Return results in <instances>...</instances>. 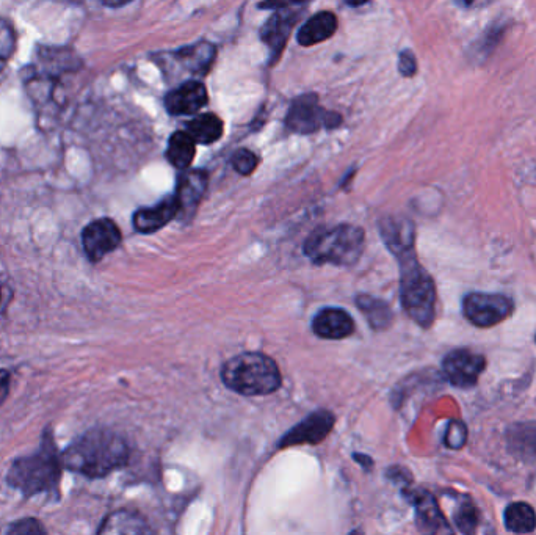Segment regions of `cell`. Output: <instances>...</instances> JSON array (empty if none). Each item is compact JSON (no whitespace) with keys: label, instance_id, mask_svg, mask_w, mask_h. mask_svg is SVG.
<instances>
[{"label":"cell","instance_id":"6da1fadb","mask_svg":"<svg viewBox=\"0 0 536 535\" xmlns=\"http://www.w3.org/2000/svg\"><path fill=\"white\" fill-rule=\"evenodd\" d=\"M129 455L131 451L121 435L109 429H91L68 446L62 463L66 470L98 479L123 468Z\"/></svg>","mask_w":536,"mask_h":535},{"label":"cell","instance_id":"7a4b0ae2","mask_svg":"<svg viewBox=\"0 0 536 535\" xmlns=\"http://www.w3.org/2000/svg\"><path fill=\"white\" fill-rule=\"evenodd\" d=\"M62 470V455H58L51 432H46L40 451L21 457L11 465L7 482L24 498H32L40 493L58 492Z\"/></svg>","mask_w":536,"mask_h":535},{"label":"cell","instance_id":"3957f363","mask_svg":"<svg viewBox=\"0 0 536 535\" xmlns=\"http://www.w3.org/2000/svg\"><path fill=\"white\" fill-rule=\"evenodd\" d=\"M221 379L242 396H267L281 388V372L273 358L259 352L237 355L223 366Z\"/></svg>","mask_w":536,"mask_h":535},{"label":"cell","instance_id":"277c9868","mask_svg":"<svg viewBox=\"0 0 536 535\" xmlns=\"http://www.w3.org/2000/svg\"><path fill=\"white\" fill-rule=\"evenodd\" d=\"M400 300L403 310L421 327L428 328L436 316V288L430 273L419 264L413 252L399 256Z\"/></svg>","mask_w":536,"mask_h":535},{"label":"cell","instance_id":"5b68a950","mask_svg":"<svg viewBox=\"0 0 536 535\" xmlns=\"http://www.w3.org/2000/svg\"><path fill=\"white\" fill-rule=\"evenodd\" d=\"M364 231L355 225H337L314 231L305 244L312 263L352 266L364 250Z\"/></svg>","mask_w":536,"mask_h":535},{"label":"cell","instance_id":"8992f818","mask_svg":"<svg viewBox=\"0 0 536 535\" xmlns=\"http://www.w3.org/2000/svg\"><path fill=\"white\" fill-rule=\"evenodd\" d=\"M341 123V115L320 107L316 95H303L295 99L286 118L287 128L301 135L314 134L322 128L334 129Z\"/></svg>","mask_w":536,"mask_h":535},{"label":"cell","instance_id":"52a82bcc","mask_svg":"<svg viewBox=\"0 0 536 535\" xmlns=\"http://www.w3.org/2000/svg\"><path fill=\"white\" fill-rule=\"evenodd\" d=\"M515 311V302L502 294L472 292L463 300V313L475 327L488 328L504 322Z\"/></svg>","mask_w":536,"mask_h":535},{"label":"cell","instance_id":"ba28073f","mask_svg":"<svg viewBox=\"0 0 536 535\" xmlns=\"http://www.w3.org/2000/svg\"><path fill=\"white\" fill-rule=\"evenodd\" d=\"M486 368V360L472 350H452L442 361V371L446 379L457 388H472L479 382Z\"/></svg>","mask_w":536,"mask_h":535},{"label":"cell","instance_id":"9c48e42d","mask_svg":"<svg viewBox=\"0 0 536 535\" xmlns=\"http://www.w3.org/2000/svg\"><path fill=\"white\" fill-rule=\"evenodd\" d=\"M120 244V228L110 219L95 220L82 233V245L91 263H99L104 256L115 252Z\"/></svg>","mask_w":536,"mask_h":535},{"label":"cell","instance_id":"30bf717a","mask_svg":"<svg viewBox=\"0 0 536 535\" xmlns=\"http://www.w3.org/2000/svg\"><path fill=\"white\" fill-rule=\"evenodd\" d=\"M300 18V11L292 8H279L275 15L270 16L261 30V38L270 51V63H275L283 54L289 40L290 32Z\"/></svg>","mask_w":536,"mask_h":535},{"label":"cell","instance_id":"8fae6325","mask_svg":"<svg viewBox=\"0 0 536 535\" xmlns=\"http://www.w3.org/2000/svg\"><path fill=\"white\" fill-rule=\"evenodd\" d=\"M333 426V413L326 412V410L312 413L305 421H301L297 427L289 430L284 435L283 440L279 441V448H289V446L298 445H317V443L328 437Z\"/></svg>","mask_w":536,"mask_h":535},{"label":"cell","instance_id":"7c38bea8","mask_svg":"<svg viewBox=\"0 0 536 535\" xmlns=\"http://www.w3.org/2000/svg\"><path fill=\"white\" fill-rule=\"evenodd\" d=\"M209 101L206 87L198 81H189L176 90L170 91L165 98V107L174 117L193 115L200 112Z\"/></svg>","mask_w":536,"mask_h":535},{"label":"cell","instance_id":"4fadbf2b","mask_svg":"<svg viewBox=\"0 0 536 535\" xmlns=\"http://www.w3.org/2000/svg\"><path fill=\"white\" fill-rule=\"evenodd\" d=\"M207 189V173L203 170H189L182 173L178 182V192L176 200L179 204V215L189 219L195 214L198 204L203 200L204 192Z\"/></svg>","mask_w":536,"mask_h":535},{"label":"cell","instance_id":"5bb4252c","mask_svg":"<svg viewBox=\"0 0 536 535\" xmlns=\"http://www.w3.org/2000/svg\"><path fill=\"white\" fill-rule=\"evenodd\" d=\"M179 215L176 197L165 198L153 208H143L134 214V226L138 233L153 234L162 230L171 220Z\"/></svg>","mask_w":536,"mask_h":535},{"label":"cell","instance_id":"9a60e30c","mask_svg":"<svg viewBox=\"0 0 536 535\" xmlns=\"http://www.w3.org/2000/svg\"><path fill=\"white\" fill-rule=\"evenodd\" d=\"M411 503L416 507L417 526L421 531L431 532V534H442V532H452L449 523L439 510L436 499L424 490L414 492L411 495Z\"/></svg>","mask_w":536,"mask_h":535},{"label":"cell","instance_id":"2e32d148","mask_svg":"<svg viewBox=\"0 0 536 535\" xmlns=\"http://www.w3.org/2000/svg\"><path fill=\"white\" fill-rule=\"evenodd\" d=\"M312 330L323 339H344L355 332V322L347 311L325 308L314 317Z\"/></svg>","mask_w":536,"mask_h":535},{"label":"cell","instance_id":"e0dca14e","mask_svg":"<svg viewBox=\"0 0 536 535\" xmlns=\"http://www.w3.org/2000/svg\"><path fill=\"white\" fill-rule=\"evenodd\" d=\"M173 55L174 59L184 66L185 70L203 76L211 70L212 63L217 57V49L212 43L200 41V43L192 44L187 48L178 49Z\"/></svg>","mask_w":536,"mask_h":535},{"label":"cell","instance_id":"ac0fdd59","mask_svg":"<svg viewBox=\"0 0 536 535\" xmlns=\"http://www.w3.org/2000/svg\"><path fill=\"white\" fill-rule=\"evenodd\" d=\"M337 30V18L331 11H322L306 21L305 26L298 30L297 40L301 46L311 48L333 37Z\"/></svg>","mask_w":536,"mask_h":535},{"label":"cell","instance_id":"d6986e66","mask_svg":"<svg viewBox=\"0 0 536 535\" xmlns=\"http://www.w3.org/2000/svg\"><path fill=\"white\" fill-rule=\"evenodd\" d=\"M381 234L397 258L414 250V228L408 220H383Z\"/></svg>","mask_w":536,"mask_h":535},{"label":"cell","instance_id":"ffe728a7","mask_svg":"<svg viewBox=\"0 0 536 535\" xmlns=\"http://www.w3.org/2000/svg\"><path fill=\"white\" fill-rule=\"evenodd\" d=\"M511 454L522 460H536V423H519L507 432Z\"/></svg>","mask_w":536,"mask_h":535},{"label":"cell","instance_id":"44dd1931","mask_svg":"<svg viewBox=\"0 0 536 535\" xmlns=\"http://www.w3.org/2000/svg\"><path fill=\"white\" fill-rule=\"evenodd\" d=\"M98 532L99 534H148L151 529L140 515L129 510H120L109 515Z\"/></svg>","mask_w":536,"mask_h":535},{"label":"cell","instance_id":"7402d4cb","mask_svg":"<svg viewBox=\"0 0 536 535\" xmlns=\"http://www.w3.org/2000/svg\"><path fill=\"white\" fill-rule=\"evenodd\" d=\"M507 30L508 22L500 21V19L499 21L493 22L491 26L486 27L485 32L474 41L471 49H469V54H471L472 60L479 63L488 60L489 57L496 52L500 41L504 40Z\"/></svg>","mask_w":536,"mask_h":535},{"label":"cell","instance_id":"603a6c76","mask_svg":"<svg viewBox=\"0 0 536 535\" xmlns=\"http://www.w3.org/2000/svg\"><path fill=\"white\" fill-rule=\"evenodd\" d=\"M187 134L195 140V143L212 145L223 135V121L214 113L200 115L187 123Z\"/></svg>","mask_w":536,"mask_h":535},{"label":"cell","instance_id":"cb8c5ba5","mask_svg":"<svg viewBox=\"0 0 536 535\" xmlns=\"http://www.w3.org/2000/svg\"><path fill=\"white\" fill-rule=\"evenodd\" d=\"M196 143L187 131L174 132L168 140L167 159L173 167L185 170L195 159Z\"/></svg>","mask_w":536,"mask_h":535},{"label":"cell","instance_id":"d4e9b609","mask_svg":"<svg viewBox=\"0 0 536 535\" xmlns=\"http://www.w3.org/2000/svg\"><path fill=\"white\" fill-rule=\"evenodd\" d=\"M38 57H40V65L44 74L66 73V71L76 70L77 66L80 65L76 54L62 48L40 49Z\"/></svg>","mask_w":536,"mask_h":535},{"label":"cell","instance_id":"484cf974","mask_svg":"<svg viewBox=\"0 0 536 535\" xmlns=\"http://www.w3.org/2000/svg\"><path fill=\"white\" fill-rule=\"evenodd\" d=\"M505 528L515 534H529L536 529V514L526 503H513L505 509Z\"/></svg>","mask_w":536,"mask_h":535},{"label":"cell","instance_id":"4316f807","mask_svg":"<svg viewBox=\"0 0 536 535\" xmlns=\"http://www.w3.org/2000/svg\"><path fill=\"white\" fill-rule=\"evenodd\" d=\"M356 303H358L361 313L367 317V321L375 330H383V328L391 325V308L383 300L374 299L370 295H361L356 300Z\"/></svg>","mask_w":536,"mask_h":535},{"label":"cell","instance_id":"83f0119b","mask_svg":"<svg viewBox=\"0 0 536 535\" xmlns=\"http://www.w3.org/2000/svg\"><path fill=\"white\" fill-rule=\"evenodd\" d=\"M453 521H455L458 531L463 532V534H472L479 526V510L469 499H466L458 506L457 512L453 515Z\"/></svg>","mask_w":536,"mask_h":535},{"label":"cell","instance_id":"f1b7e54d","mask_svg":"<svg viewBox=\"0 0 536 535\" xmlns=\"http://www.w3.org/2000/svg\"><path fill=\"white\" fill-rule=\"evenodd\" d=\"M231 164L239 175L248 176L256 170L259 161L258 156L250 150H239L232 156Z\"/></svg>","mask_w":536,"mask_h":535},{"label":"cell","instance_id":"f546056e","mask_svg":"<svg viewBox=\"0 0 536 535\" xmlns=\"http://www.w3.org/2000/svg\"><path fill=\"white\" fill-rule=\"evenodd\" d=\"M466 440H468L466 426L460 421H452L447 426L446 435H444V443H446L447 448L461 449L466 445Z\"/></svg>","mask_w":536,"mask_h":535},{"label":"cell","instance_id":"4dcf8cb0","mask_svg":"<svg viewBox=\"0 0 536 535\" xmlns=\"http://www.w3.org/2000/svg\"><path fill=\"white\" fill-rule=\"evenodd\" d=\"M16 46L15 30L4 19H0V60H7L13 55Z\"/></svg>","mask_w":536,"mask_h":535},{"label":"cell","instance_id":"1f68e13d","mask_svg":"<svg viewBox=\"0 0 536 535\" xmlns=\"http://www.w3.org/2000/svg\"><path fill=\"white\" fill-rule=\"evenodd\" d=\"M10 534H46V529L41 526L40 521L27 518V520L18 521L8 529Z\"/></svg>","mask_w":536,"mask_h":535},{"label":"cell","instance_id":"d6a6232c","mask_svg":"<svg viewBox=\"0 0 536 535\" xmlns=\"http://www.w3.org/2000/svg\"><path fill=\"white\" fill-rule=\"evenodd\" d=\"M399 71L403 77H413L417 73V60L413 52L402 51L399 57Z\"/></svg>","mask_w":536,"mask_h":535},{"label":"cell","instance_id":"836d02e7","mask_svg":"<svg viewBox=\"0 0 536 535\" xmlns=\"http://www.w3.org/2000/svg\"><path fill=\"white\" fill-rule=\"evenodd\" d=\"M311 0H262L259 8L262 10H279V8H292L295 5L306 4Z\"/></svg>","mask_w":536,"mask_h":535},{"label":"cell","instance_id":"e575fe53","mask_svg":"<svg viewBox=\"0 0 536 535\" xmlns=\"http://www.w3.org/2000/svg\"><path fill=\"white\" fill-rule=\"evenodd\" d=\"M10 386V372L5 371V369H0V405L7 401L8 394H10Z\"/></svg>","mask_w":536,"mask_h":535},{"label":"cell","instance_id":"d590c367","mask_svg":"<svg viewBox=\"0 0 536 535\" xmlns=\"http://www.w3.org/2000/svg\"><path fill=\"white\" fill-rule=\"evenodd\" d=\"M102 4L110 8H120L124 5L131 4L132 0H101Z\"/></svg>","mask_w":536,"mask_h":535},{"label":"cell","instance_id":"8d00e7d4","mask_svg":"<svg viewBox=\"0 0 536 535\" xmlns=\"http://www.w3.org/2000/svg\"><path fill=\"white\" fill-rule=\"evenodd\" d=\"M369 0H345V4L348 7H361V5L367 4Z\"/></svg>","mask_w":536,"mask_h":535},{"label":"cell","instance_id":"74e56055","mask_svg":"<svg viewBox=\"0 0 536 535\" xmlns=\"http://www.w3.org/2000/svg\"><path fill=\"white\" fill-rule=\"evenodd\" d=\"M4 305V288L0 286V308Z\"/></svg>","mask_w":536,"mask_h":535},{"label":"cell","instance_id":"f35d334b","mask_svg":"<svg viewBox=\"0 0 536 535\" xmlns=\"http://www.w3.org/2000/svg\"><path fill=\"white\" fill-rule=\"evenodd\" d=\"M463 4L466 5V7H471V5L475 4V0H463Z\"/></svg>","mask_w":536,"mask_h":535},{"label":"cell","instance_id":"ab89813d","mask_svg":"<svg viewBox=\"0 0 536 535\" xmlns=\"http://www.w3.org/2000/svg\"><path fill=\"white\" fill-rule=\"evenodd\" d=\"M483 2H486V0H483Z\"/></svg>","mask_w":536,"mask_h":535},{"label":"cell","instance_id":"60d3db41","mask_svg":"<svg viewBox=\"0 0 536 535\" xmlns=\"http://www.w3.org/2000/svg\"><path fill=\"white\" fill-rule=\"evenodd\" d=\"M535 341H536V338H535Z\"/></svg>","mask_w":536,"mask_h":535}]
</instances>
